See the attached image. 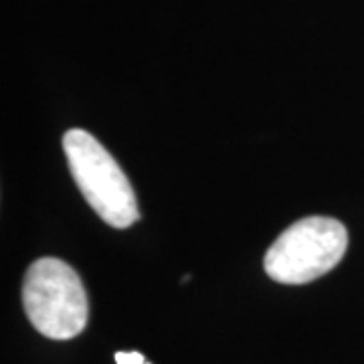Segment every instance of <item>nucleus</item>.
<instances>
[{
  "label": "nucleus",
  "mask_w": 364,
  "mask_h": 364,
  "mask_svg": "<svg viewBox=\"0 0 364 364\" xmlns=\"http://www.w3.org/2000/svg\"><path fill=\"white\" fill-rule=\"evenodd\" d=\"M23 306L35 330L51 340L79 336L90 304L77 272L57 257L37 259L23 282Z\"/></svg>",
  "instance_id": "f257e3e1"
},
{
  "label": "nucleus",
  "mask_w": 364,
  "mask_h": 364,
  "mask_svg": "<svg viewBox=\"0 0 364 364\" xmlns=\"http://www.w3.org/2000/svg\"><path fill=\"white\" fill-rule=\"evenodd\" d=\"M116 363L117 364H150L146 363L142 352H116Z\"/></svg>",
  "instance_id": "20e7f679"
},
{
  "label": "nucleus",
  "mask_w": 364,
  "mask_h": 364,
  "mask_svg": "<svg viewBox=\"0 0 364 364\" xmlns=\"http://www.w3.org/2000/svg\"><path fill=\"white\" fill-rule=\"evenodd\" d=\"M348 247V231L330 217H306L289 225L265 253V272L277 284H308L338 265Z\"/></svg>",
  "instance_id": "7ed1b4c3"
},
{
  "label": "nucleus",
  "mask_w": 364,
  "mask_h": 364,
  "mask_svg": "<svg viewBox=\"0 0 364 364\" xmlns=\"http://www.w3.org/2000/svg\"><path fill=\"white\" fill-rule=\"evenodd\" d=\"M63 152L81 195L102 221L116 229H126L140 219L128 176L90 132H67L63 136Z\"/></svg>",
  "instance_id": "f03ea898"
}]
</instances>
